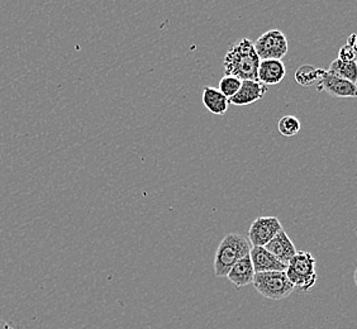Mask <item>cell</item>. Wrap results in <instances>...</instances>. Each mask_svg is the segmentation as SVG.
I'll return each instance as SVG.
<instances>
[{
	"mask_svg": "<svg viewBox=\"0 0 357 329\" xmlns=\"http://www.w3.org/2000/svg\"><path fill=\"white\" fill-rule=\"evenodd\" d=\"M354 279H355V284H356L357 286V268L356 270H355V274H354Z\"/></svg>",
	"mask_w": 357,
	"mask_h": 329,
	"instance_id": "obj_21",
	"label": "cell"
},
{
	"mask_svg": "<svg viewBox=\"0 0 357 329\" xmlns=\"http://www.w3.org/2000/svg\"><path fill=\"white\" fill-rule=\"evenodd\" d=\"M0 329H21L17 324L12 322H8L4 319H0Z\"/></svg>",
	"mask_w": 357,
	"mask_h": 329,
	"instance_id": "obj_19",
	"label": "cell"
},
{
	"mask_svg": "<svg viewBox=\"0 0 357 329\" xmlns=\"http://www.w3.org/2000/svg\"><path fill=\"white\" fill-rule=\"evenodd\" d=\"M317 89L335 98H357V84L333 75L328 70H324Z\"/></svg>",
	"mask_w": 357,
	"mask_h": 329,
	"instance_id": "obj_7",
	"label": "cell"
},
{
	"mask_svg": "<svg viewBox=\"0 0 357 329\" xmlns=\"http://www.w3.org/2000/svg\"><path fill=\"white\" fill-rule=\"evenodd\" d=\"M203 104L206 109L215 116H225L229 107V99L213 86H206L203 89Z\"/></svg>",
	"mask_w": 357,
	"mask_h": 329,
	"instance_id": "obj_13",
	"label": "cell"
},
{
	"mask_svg": "<svg viewBox=\"0 0 357 329\" xmlns=\"http://www.w3.org/2000/svg\"><path fill=\"white\" fill-rule=\"evenodd\" d=\"M250 257L252 260L256 274L270 271H287V265L282 263L274 254H270L265 247H252Z\"/></svg>",
	"mask_w": 357,
	"mask_h": 329,
	"instance_id": "obj_10",
	"label": "cell"
},
{
	"mask_svg": "<svg viewBox=\"0 0 357 329\" xmlns=\"http://www.w3.org/2000/svg\"><path fill=\"white\" fill-rule=\"evenodd\" d=\"M287 276L294 288L308 293L316 285L318 275L316 271V259L307 251H298L287 266Z\"/></svg>",
	"mask_w": 357,
	"mask_h": 329,
	"instance_id": "obj_3",
	"label": "cell"
},
{
	"mask_svg": "<svg viewBox=\"0 0 357 329\" xmlns=\"http://www.w3.org/2000/svg\"><path fill=\"white\" fill-rule=\"evenodd\" d=\"M260 60H282L289 51L287 36L280 29H270L254 42Z\"/></svg>",
	"mask_w": 357,
	"mask_h": 329,
	"instance_id": "obj_5",
	"label": "cell"
},
{
	"mask_svg": "<svg viewBox=\"0 0 357 329\" xmlns=\"http://www.w3.org/2000/svg\"><path fill=\"white\" fill-rule=\"evenodd\" d=\"M347 45L354 48L357 54V35H355V33L351 35L350 37H349V40H347Z\"/></svg>",
	"mask_w": 357,
	"mask_h": 329,
	"instance_id": "obj_20",
	"label": "cell"
},
{
	"mask_svg": "<svg viewBox=\"0 0 357 329\" xmlns=\"http://www.w3.org/2000/svg\"><path fill=\"white\" fill-rule=\"evenodd\" d=\"M302 123L294 116H284L278 122V130L284 137H293L301 132Z\"/></svg>",
	"mask_w": 357,
	"mask_h": 329,
	"instance_id": "obj_16",
	"label": "cell"
},
{
	"mask_svg": "<svg viewBox=\"0 0 357 329\" xmlns=\"http://www.w3.org/2000/svg\"><path fill=\"white\" fill-rule=\"evenodd\" d=\"M287 75V69L282 60H261L259 71H257V82L264 85H278L284 80Z\"/></svg>",
	"mask_w": 357,
	"mask_h": 329,
	"instance_id": "obj_11",
	"label": "cell"
},
{
	"mask_svg": "<svg viewBox=\"0 0 357 329\" xmlns=\"http://www.w3.org/2000/svg\"><path fill=\"white\" fill-rule=\"evenodd\" d=\"M268 93V86L257 80H243L240 90L236 95L229 99V104L243 107L261 100Z\"/></svg>",
	"mask_w": 357,
	"mask_h": 329,
	"instance_id": "obj_8",
	"label": "cell"
},
{
	"mask_svg": "<svg viewBox=\"0 0 357 329\" xmlns=\"http://www.w3.org/2000/svg\"><path fill=\"white\" fill-rule=\"evenodd\" d=\"M255 275L256 273H255L252 260L248 254L231 268L227 277L229 282L234 284V286L242 288V286H248L250 284H254Z\"/></svg>",
	"mask_w": 357,
	"mask_h": 329,
	"instance_id": "obj_12",
	"label": "cell"
},
{
	"mask_svg": "<svg viewBox=\"0 0 357 329\" xmlns=\"http://www.w3.org/2000/svg\"><path fill=\"white\" fill-rule=\"evenodd\" d=\"M241 85H242V80H240L238 77L226 75L220 79V88L218 89L226 98L232 99L238 93Z\"/></svg>",
	"mask_w": 357,
	"mask_h": 329,
	"instance_id": "obj_17",
	"label": "cell"
},
{
	"mask_svg": "<svg viewBox=\"0 0 357 329\" xmlns=\"http://www.w3.org/2000/svg\"><path fill=\"white\" fill-rule=\"evenodd\" d=\"M254 285L259 294L270 300H282L296 290L285 271H270L255 275Z\"/></svg>",
	"mask_w": 357,
	"mask_h": 329,
	"instance_id": "obj_4",
	"label": "cell"
},
{
	"mask_svg": "<svg viewBox=\"0 0 357 329\" xmlns=\"http://www.w3.org/2000/svg\"><path fill=\"white\" fill-rule=\"evenodd\" d=\"M282 229L279 218L265 215L251 223L248 229V240L252 247H265Z\"/></svg>",
	"mask_w": 357,
	"mask_h": 329,
	"instance_id": "obj_6",
	"label": "cell"
},
{
	"mask_svg": "<svg viewBox=\"0 0 357 329\" xmlns=\"http://www.w3.org/2000/svg\"><path fill=\"white\" fill-rule=\"evenodd\" d=\"M331 74L344 79L347 82L357 84V61H342V60H335L331 62Z\"/></svg>",
	"mask_w": 357,
	"mask_h": 329,
	"instance_id": "obj_15",
	"label": "cell"
},
{
	"mask_svg": "<svg viewBox=\"0 0 357 329\" xmlns=\"http://www.w3.org/2000/svg\"><path fill=\"white\" fill-rule=\"evenodd\" d=\"M355 232H356V236H357V226H356V228H355Z\"/></svg>",
	"mask_w": 357,
	"mask_h": 329,
	"instance_id": "obj_22",
	"label": "cell"
},
{
	"mask_svg": "<svg viewBox=\"0 0 357 329\" xmlns=\"http://www.w3.org/2000/svg\"><path fill=\"white\" fill-rule=\"evenodd\" d=\"M265 248L268 250L270 254H274L278 260L280 261L284 265H287V266H288L290 260L298 252L293 240L289 238L288 234L284 231V228L275 236L273 240L268 242Z\"/></svg>",
	"mask_w": 357,
	"mask_h": 329,
	"instance_id": "obj_9",
	"label": "cell"
},
{
	"mask_svg": "<svg viewBox=\"0 0 357 329\" xmlns=\"http://www.w3.org/2000/svg\"><path fill=\"white\" fill-rule=\"evenodd\" d=\"M260 61L254 42L243 37L228 47L223 66L226 75L238 77L242 82L257 80Z\"/></svg>",
	"mask_w": 357,
	"mask_h": 329,
	"instance_id": "obj_1",
	"label": "cell"
},
{
	"mask_svg": "<svg viewBox=\"0 0 357 329\" xmlns=\"http://www.w3.org/2000/svg\"><path fill=\"white\" fill-rule=\"evenodd\" d=\"M250 240L240 234H228L220 240L214 257V273L218 277H227L234 265L251 252Z\"/></svg>",
	"mask_w": 357,
	"mask_h": 329,
	"instance_id": "obj_2",
	"label": "cell"
},
{
	"mask_svg": "<svg viewBox=\"0 0 357 329\" xmlns=\"http://www.w3.org/2000/svg\"><path fill=\"white\" fill-rule=\"evenodd\" d=\"M324 70L318 69L313 65H302L296 71V82L304 88L318 85Z\"/></svg>",
	"mask_w": 357,
	"mask_h": 329,
	"instance_id": "obj_14",
	"label": "cell"
},
{
	"mask_svg": "<svg viewBox=\"0 0 357 329\" xmlns=\"http://www.w3.org/2000/svg\"><path fill=\"white\" fill-rule=\"evenodd\" d=\"M338 60H342V61H357L356 51L346 43L338 51Z\"/></svg>",
	"mask_w": 357,
	"mask_h": 329,
	"instance_id": "obj_18",
	"label": "cell"
}]
</instances>
